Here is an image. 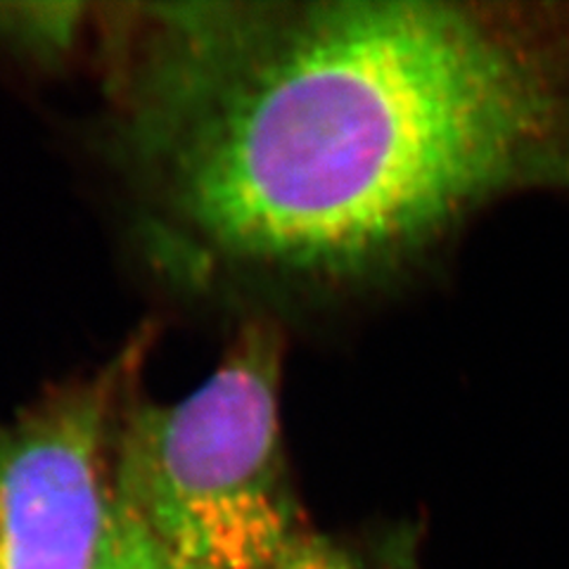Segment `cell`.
I'll return each mask as SVG.
<instances>
[{"label": "cell", "instance_id": "obj_1", "mask_svg": "<svg viewBox=\"0 0 569 569\" xmlns=\"http://www.w3.org/2000/svg\"><path fill=\"white\" fill-rule=\"evenodd\" d=\"M112 138L169 284L288 332L569 194V0L112 8Z\"/></svg>", "mask_w": 569, "mask_h": 569}, {"label": "cell", "instance_id": "obj_2", "mask_svg": "<svg viewBox=\"0 0 569 569\" xmlns=\"http://www.w3.org/2000/svg\"><path fill=\"white\" fill-rule=\"evenodd\" d=\"M284 349L282 328L244 320L186 397L136 395L123 411L119 503L178 569H271L305 531L284 447Z\"/></svg>", "mask_w": 569, "mask_h": 569}, {"label": "cell", "instance_id": "obj_3", "mask_svg": "<svg viewBox=\"0 0 569 569\" xmlns=\"http://www.w3.org/2000/svg\"><path fill=\"white\" fill-rule=\"evenodd\" d=\"M150 337L0 422V569H102L136 533L114 479L117 435Z\"/></svg>", "mask_w": 569, "mask_h": 569}, {"label": "cell", "instance_id": "obj_4", "mask_svg": "<svg viewBox=\"0 0 569 569\" xmlns=\"http://www.w3.org/2000/svg\"><path fill=\"white\" fill-rule=\"evenodd\" d=\"M86 6H0V43L60 60L77 46L86 27Z\"/></svg>", "mask_w": 569, "mask_h": 569}, {"label": "cell", "instance_id": "obj_5", "mask_svg": "<svg viewBox=\"0 0 569 569\" xmlns=\"http://www.w3.org/2000/svg\"><path fill=\"white\" fill-rule=\"evenodd\" d=\"M271 569H385L366 550L330 533L301 531Z\"/></svg>", "mask_w": 569, "mask_h": 569}, {"label": "cell", "instance_id": "obj_6", "mask_svg": "<svg viewBox=\"0 0 569 569\" xmlns=\"http://www.w3.org/2000/svg\"><path fill=\"white\" fill-rule=\"evenodd\" d=\"M102 569H178V567H173L162 553H159L157 546L146 537V531L136 529L133 537L117 550L112 560Z\"/></svg>", "mask_w": 569, "mask_h": 569}]
</instances>
